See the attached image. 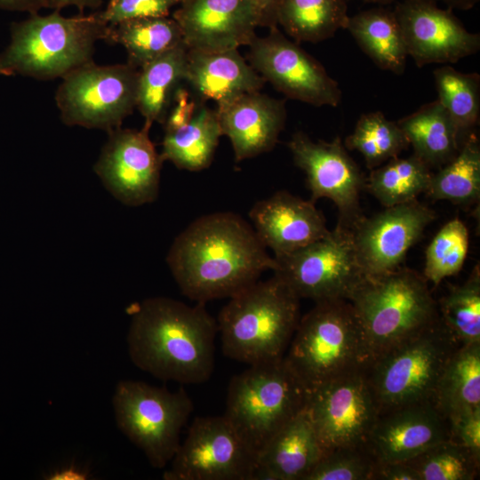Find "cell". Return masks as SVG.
<instances>
[{
    "label": "cell",
    "mask_w": 480,
    "mask_h": 480,
    "mask_svg": "<svg viewBox=\"0 0 480 480\" xmlns=\"http://www.w3.org/2000/svg\"><path fill=\"white\" fill-rule=\"evenodd\" d=\"M448 439V420L425 401L380 412L366 444L377 462H405Z\"/></svg>",
    "instance_id": "ffe728a7"
},
{
    "label": "cell",
    "mask_w": 480,
    "mask_h": 480,
    "mask_svg": "<svg viewBox=\"0 0 480 480\" xmlns=\"http://www.w3.org/2000/svg\"><path fill=\"white\" fill-rule=\"evenodd\" d=\"M346 0H278L276 23L296 42L317 43L346 29Z\"/></svg>",
    "instance_id": "f546056e"
},
{
    "label": "cell",
    "mask_w": 480,
    "mask_h": 480,
    "mask_svg": "<svg viewBox=\"0 0 480 480\" xmlns=\"http://www.w3.org/2000/svg\"><path fill=\"white\" fill-rule=\"evenodd\" d=\"M178 3L179 0H109L100 15L108 25L142 18L165 17Z\"/></svg>",
    "instance_id": "ab89813d"
},
{
    "label": "cell",
    "mask_w": 480,
    "mask_h": 480,
    "mask_svg": "<svg viewBox=\"0 0 480 480\" xmlns=\"http://www.w3.org/2000/svg\"><path fill=\"white\" fill-rule=\"evenodd\" d=\"M431 169L417 156L394 157L382 166L371 170L367 189L384 207L408 203L426 193Z\"/></svg>",
    "instance_id": "d6a6232c"
},
{
    "label": "cell",
    "mask_w": 480,
    "mask_h": 480,
    "mask_svg": "<svg viewBox=\"0 0 480 480\" xmlns=\"http://www.w3.org/2000/svg\"><path fill=\"white\" fill-rule=\"evenodd\" d=\"M396 123L413 154L430 169L446 164L461 146L456 127L438 100L424 104Z\"/></svg>",
    "instance_id": "d4e9b609"
},
{
    "label": "cell",
    "mask_w": 480,
    "mask_h": 480,
    "mask_svg": "<svg viewBox=\"0 0 480 480\" xmlns=\"http://www.w3.org/2000/svg\"><path fill=\"white\" fill-rule=\"evenodd\" d=\"M377 463L367 444L324 452L305 480H372Z\"/></svg>",
    "instance_id": "f35d334b"
},
{
    "label": "cell",
    "mask_w": 480,
    "mask_h": 480,
    "mask_svg": "<svg viewBox=\"0 0 480 480\" xmlns=\"http://www.w3.org/2000/svg\"><path fill=\"white\" fill-rule=\"evenodd\" d=\"M87 474L74 466H69L52 473L48 479H84Z\"/></svg>",
    "instance_id": "7dc6e473"
},
{
    "label": "cell",
    "mask_w": 480,
    "mask_h": 480,
    "mask_svg": "<svg viewBox=\"0 0 480 480\" xmlns=\"http://www.w3.org/2000/svg\"><path fill=\"white\" fill-rule=\"evenodd\" d=\"M436 219L434 210L417 199L385 207L363 217L352 228L358 263L364 276H374L401 267L406 254Z\"/></svg>",
    "instance_id": "e0dca14e"
},
{
    "label": "cell",
    "mask_w": 480,
    "mask_h": 480,
    "mask_svg": "<svg viewBox=\"0 0 480 480\" xmlns=\"http://www.w3.org/2000/svg\"><path fill=\"white\" fill-rule=\"evenodd\" d=\"M174 106L165 119V131H172L186 124L195 114V103L189 100L188 92L181 87L174 91Z\"/></svg>",
    "instance_id": "b9f144b4"
},
{
    "label": "cell",
    "mask_w": 480,
    "mask_h": 480,
    "mask_svg": "<svg viewBox=\"0 0 480 480\" xmlns=\"http://www.w3.org/2000/svg\"><path fill=\"white\" fill-rule=\"evenodd\" d=\"M164 480H252L255 454L223 416L196 417Z\"/></svg>",
    "instance_id": "7c38bea8"
},
{
    "label": "cell",
    "mask_w": 480,
    "mask_h": 480,
    "mask_svg": "<svg viewBox=\"0 0 480 480\" xmlns=\"http://www.w3.org/2000/svg\"><path fill=\"white\" fill-rule=\"evenodd\" d=\"M274 259V275L300 299L315 302L348 300L364 277L356 257L352 230L340 226L325 236Z\"/></svg>",
    "instance_id": "8fae6325"
},
{
    "label": "cell",
    "mask_w": 480,
    "mask_h": 480,
    "mask_svg": "<svg viewBox=\"0 0 480 480\" xmlns=\"http://www.w3.org/2000/svg\"><path fill=\"white\" fill-rule=\"evenodd\" d=\"M433 200H447L470 205L480 196V143L473 132L461 144L457 155L432 173L426 191Z\"/></svg>",
    "instance_id": "1f68e13d"
},
{
    "label": "cell",
    "mask_w": 480,
    "mask_h": 480,
    "mask_svg": "<svg viewBox=\"0 0 480 480\" xmlns=\"http://www.w3.org/2000/svg\"><path fill=\"white\" fill-rule=\"evenodd\" d=\"M179 1H180V3H182V2H184V1H186V0H179Z\"/></svg>",
    "instance_id": "f907efd6"
},
{
    "label": "cell",
    "mask_w": 480,
    "mask_h": 480,
    "mask_svg": "<svg viewBox=\"0 0 480 480\" xmlns=\"http://www.w3.org/2000/svg\"><path fill=\"white\" fill-rule=\"evenodd\" d=\"M130 314L128 352L138 368L180 384L211 378L218 326L204 303L153 297L133 305Z\"/></svg>",
    "instance_id": "7a4b0ae2"
},
{
    "label": "cell",
    "mask_w": 480,
    "mask_h": 480,
    "mask_svg": "<svg viewBox=\"0 0 480 480\" xmlns=\"http://www.w3.org/2000/svg\"><path fill=\"white\" fill-rule=\"evenodd\" d=\"M48 7V0H0V8L10 11L37 13L41 8Z\"/></svg>",
    "instance_id": "ee69618b"
},
{
    "label": "cell",
    "mask_w": 480,
    "mask_h": 480,
    "mask_svg": "<svg viewBox=\"0 0 480 480\" xmlns=\"http://www.w3.org/2000/svg\"><path fill=\"white\" fill-rule=\"evenodd\" d=\"M250 65L265 81L288 98L316 107H337L341 90L324 68L272 27L264 37L249 44Z\"/></svg>",
    "instance_id": "9a60e30c"
},
{
    "label": "cell",
    "mask_w": 480,
    "mask_h": 480,
    "mask_svg": "<svg viewBox=\"0 0 480 480\" xmlns=\"http://www.w3.org/2000/svg\"><path fill=\"white\" fill-rule=\"evenodd\" d=\"M295 164L307 176L310 201L331 199L338 208L337 226L351 229L364 217L360 195L366 178L348 154L340 137L332 141H314L306 133L295 132L288 143Z\"/></svg>",
    "instance_id": "4fadbf2b"
},
{
    "label": "cell",
    "mask_w": 480,
    "mask_h": 480,
    "mask_svg": "<svg viewBox=\"0 0 480 480\" xmlns=\"http://www.w3.org/2000/svg\"><path fill=\"white\" fill-rule=\"evenodd\" d=\"M393 11L408 56L419 68L455 63L480 49V35L468 31L450 10L434 1L403 0Z\"/></svg>",
    "instance_id": "ac0fdd59"
},
{
    "label": "cell",
    "mask_w": 480,
    "mask_h": 480,
    "mask_svg": "<svg viewBox=\"0 0 480 480\" xmlns=\"http://www.w3.org/2000/svg\"><path fill=\"white\" fill-rule=\"evenodd\" d=\"M364 2H368V3H374V4H387V3H389V2H392L394 0H363Z\"/></svg>",
    "instance_id": "681fc988"
},
{
    "label": "cell",
    "mask_w": 480,
    "mask_h": 480,
    "mask_svg": "<svg viewBox=\"0 0 480 480\" xmlns=\"http://www.w3.org/2000/svg\"><path fill=\"white\" fill-rule=\"evenodd\" d=\"M323 454L305 408L258 452L252 480H305Z\"/></svg>",
    "instance_id": "603a6c76"
},
{
    "label": "cell",
    "mask_w": 480,
    "mask_h": 480,
    "mask_svg": "<svg viewBox=\"0 0 480 480\" xmlns=\"http://www.w3.org/2000/svg\"><path fill=\"white\" fill-rule=\"evenodd\" d=\"M261 16L262 25H276V9L278 0H251Z\"/></svg>",
    "instance_id": "f6af8a7d"
},
{
    "label": "cell",
    "mask_w": 480,
    "mask_h": 480,
    "mask_svg": "<svg viewBox=\"0 0 480 480\" xmlns=\"http://www.w3.org/2000/svg\"><path fill=\"white\" fill-rule=\"evenodd\" d=\"M300 300L275 275L229 297L216 320L223 354L248 365L284 357L300 319Z\"/></svg>",
    "instance_id": "277c9868"
},
{
    "label": "cell",
    "mask_w": 480,
    "mask_h": 480,
    "mask_svg": "<svg viewBox=\"0 0 480 480\" xmlns=\"http://www.w3.org/2000/svg\"><path fill=\"white\" fill-rule=\"evenodd\" d=\"M166 261L181 292L201 303L229 298L276 266L254 228L229 212L195 220L175 238Z\"/></svg>",
    "instance_id": "6da1fadb"
},
{
    "label": "cell",
    "mask_w": 480,
    "mask_h": 480,
    "mask_svg": "<svg viewBox=\"0 0 480 480\" xmlns=\"http://www.w3.org/2000/svg\"><path fill=\"white\" fill-rule=\"evenodd\" d=\"M308 391L284 358L251 364L232 377L223 416L255 454L305 410Z\"/></svg>",
    "instance_id": "52a82bcc"
},
{
    "label": "cell",
    "mask_w": 480,
    "mask_h": 480,
    "mask_svg": "<svg viewBox=\"0 0 480 480\" xmlns=\"http://www.w3.org/2000/svg\"><path fill=\"white\" fill-rule=\"evenodd\" d=\"M163 162L148 130L119 127L109 132L94 171L117 200L138 206L156 199Z\"/></svg>",
    "instance_id": "2e32d148"
},
{
    "label": "cell",
    "mask_w": 480,
    "mask_h": 480,
    "mask_svg": "<svg viewBox=\"0 0 480 480\" xmlns=\"http://www.w3.org/2000/svg\"><path fill=\"white\" fill-rule=\"evenodd\" d=\"M188 48L179 45L144 65L139 70L137 105L144 117L143 128L164 123L167 108L178 84L184 80Z\"/></svg>",
    "instance_id": "83f0119b"
},
{
    "label": "cell",
    "mask_w": 480,
    "mask_h": 480,
    "mask_svg": "<svg viewBox=\"0 0 480 480\" xmlns=\"http://www.w3.org/2000/svg\"><path fill=\"white\" fill-rule=\"evenodd\" d=\"M469 234L458 218L445 223L426 250L423 276L438 285L444 278L456 275L463 267L468 251Z\"/></svg>",
    "instance_id": "74e56055"
},
{
    "label": "cell",
    "mask_w": 480,
    "mask_h": 480,
    "mask_svg": "<svg viewBox=\"0 0 480 480\" xmlns=\"http://www.w3.org/2000/svg\"><path fill=\"white\" fill-rule=\"evenodd\" d=\"M249 217L258 237L274 256L292 252L330 232L315 203L285 190L255 203Z\"/></svg>",
    "instance_id": "44dd1931"
},
{
    "label": "cell",
    "mask_w": 480,
    "mask_h": 480,
    "mask_svg": "<svg viewBox=\"0 0 480 480\" xmlns=\"http://www.w3.org/2000/svg\"><path fill=\"white\" fill-rule=\"evenodd\" d=\"M405 462L416 471L420 480H473L480 468V457L450 439Z\"/></svg>",
    "instance_id": "8d00e7d4"
},
{
    "label": "cell",
    "mask_w": 480,
    "mask_h": 480,
    "mask_svg": "<svg viewBox=\"0 0 480 480\" xmlns=\"http://www.w3.org/2000/svg\"><path fill=\"white\" fill-rule=\"evenodd\" d=\"M284 358L308 393L367 364L362 331L348 300L316 302L300 317Z\"/></svg>",
    "instance_id": "8992f818"
},
{
    "label": "cell",
    "mask_w": 480,
    "mask_h": 480,
    "mask_svg": "<svg viewBox=\"0 0 480 480\" xmlns=\"http://www.w3.org/2000/svg\"><path fill=\"white\" fill-rule=\"evenodd\" d=\"M434 2H442L450 9H458L468 11L472 9L479 0H431Z\"/></svg>",
    "instance_id": "c3c4849f"
},
{
    "label": "cell",
    "mask_w": 480,
    "mask_h": 480,
    "mask_svg": "<svg viewBox=\"0 0 480 480\" xmlns=\"http://www.w3.org/2000/svg\"><path fill=\"white\" fill-rule=\"evenodd\" d=\"M109 28L100 12L74 17L59 11L30 14L12 24L10 44L0 53V75L63 78L92 61L96 43L108 40Z\"/></svg>",
    "instance_id": "3957f363"
},
{
    "label": "cell",
    "mask_w": 480,
    "mask_h": 480,
    "mask_svg": "<svg viewBox=\"0 0 480 480\" xmlns=\"http://www.w3.org/2000/svg\"><path fill=\"white\" fill-rule=\"evenodd\" d=\"M107 41L121 44L127 52V63L136 68H141L163 53L184 44L180 27L168 16L110 25Z\"/></svg>",
    "instance_id": "4dcf8cb0"
},
{
    "label": "cell",
    "mask_w": 480,
    "mask_h": 480,
    "mask_svg": "<svg viewBox=\"0 0 480 480\" xmlns=\"http://www.w3.org/2000/svg\"><path fill=\"white\" fill-rule=\"evenodd\" d=\"M433 402L447 419L480 408V343L460 345L445 364Z\"/></svg>",
    "instance_id": "4316f807"
},
{
    "label": "cell",
    "mask_w": 480,
    "mask_h": 480,
    "mask_svg": "<svg viewBox=\"0 0 480 480\" xmlns=\"http://www.w3.org/2000/svg\"><path fill=\"white\" fill-rule=\"evenodd\" d=\"M216 114L232 145L236 162L270 151L284 127V102L260 91L241 94L218 105Z\"/></svg>",
    "instance_id": "7402d4cb"
},
{
    "label": "cell",
    "mask_w": 480,
    "mask_h": 480,
    "mask_svg": "<svg viewBox=\"0 0 480 480\" xmlns=\"http://www.w3.org/2000/svg\"><path fill=\"white\" fill-rule=\"evenodd\" d=\"M348 301L360 324L367 364L439 318L428 281L408 268L364 276Z\"/></svg>",
    "instance_id": "5b68a950"
},
{
    "label": "cell",
    "mask_w": 480,
    "mask_h": 480,
    "mask_svg": "<svg viewBox=\"0 0 480 480\" xmlns=\"http://www.w3.org/2000/svg\"><path fill=\"white\" fill-rule=\"evenodd\" d=\"M184 80L200 97L213 100L218 105L241 94L260 91L266 82L237 49L221 52L188 50Z\"/></svg>",
    "instance_id": "cb8c5ba5"
},
{
    "label": "cell",
    "mask_w": 480,
    "mask_h": 480,
    "mask_svg": "<svg viewBox=\"0 0 480 480\" xmlns=\"http://www.w3.org/2000/svg\"><path fill=\"white\" fill-rule=\"evenodd\" d=\"M372 480H420L416 471L406 462H377Z\"/></svg>",
    "instance_id": "7bdbcfd3"
},
{
    "label": "cell",
    "mask_w": 480,
    "mask_h": 480,
    "mask_svg": "<svg viewBox=\"0 0 480 480\" xmlns=\"http://www.w3.org/2000/svg\"><path fill=\"white\" fill-rule=\"evenodd\" d=\"M102 1L103 0H48V3L49 8L60 11L67 6H76L79 10H84L87 7L95 8L100 6Z\"/></svg>",
    "instance_id": "bcb514c9"
},
{
    "label": "cell",
    "mask_w": 480,
    "mask_h": 480,
    "mask_svg": "<svg viewBox=\"0 0 480 480\" xmlns=\"http://www.w3.org/2000/svg\"><path fill=\"white\" fill-rule=\"evenodd\" d=\"M441 320L460 345L480 343V268L475 266L468 278L452 287L439 302Z\"/></svg>",
    "instance_id": "d590c367"
},
{
    "label": "cell",
    "mask_w": 480,
    "mask_h": 480,
    "mask_svg": "<svg viewBox=\"0 0 480 480\" xmlns=\"http://www.w3.org/2000/svg\"><path fill=\"white\" fill-rule=\"evenodd\" d=\"M306 411L324 452L365 444L380 412L364 370L310 392Z\"/></svg>",
    "instance_id": "5bb4252c"
},
{
    "label": "cell",
    "mask_w": 480,
    "mask_h": 480,
    "mask_svg": "<svg viewBox=\"0 0 480 480\" xmlns=\"http://www.w3.org/2000/svg\"><path fill=\"white\" fill-rule=\"evenodd\" d=\"M221 135L216 111L202 107L186 124L165 131L161 157L180 169L201 171L211 164Z\"/></svg>",
    "instance_id": "f1b7e54d"
},
{
    "label": "cell",
    "mask_w": 480,
    "mask_h": 480,
    "mask_svg": "<svg viewBox=\"0 0 480 480\" xmlns=\"http://www.w3.org/2000/svg\"><path fill=\"white\" fill-rule=\"evenodd\" d=\"M119 429L145 453L156 468H164L180 444V433L193 412L183 388L170 391L143 381L121 380L113 396Z\"/></svg>",
    "instance_id": "9c48e42d"
},
{
    "label": "cell",
    "mask_w": 480,
    "mask_h": 480,
    "mask_svg": "<svg viewBox=\"0 0 480 480\" xmlns=\"http://www.w3.org/2000/svg\"><path fill=\"white\" fill-rule=\"evenodd\" d=\"M344 146L358 151L367 168L372 170L398 156L410 145L396 122L388 120L380 111H373L360 116Z\"/></svg>",
    "instance_id": "e575fe53"
},
{
    "label": "cell",
    "mask_w": 480,
    "mask_h": 480,
    "mask_svg": "<svg viewBox=\"0 0 480 480\" xmlns=\"http://www.w3.org/2000/svg\"><path fill=\"white\" fill-rule=\"evenodd\" d=\"M460 346L439 318L364 368L380 412L433 401L443 369Z\"/></svg>",
    "instance_id": "ba28073f"
},
{
    "label": "cell",
    "mask_w": 480,
    "mask_h": 480,
    "mask_svg": "<svg viewBox=\"0 0 480 480\" xmlns=\"http://www.w3.org/2000/svg\"><path fill=\"white\" fill-rule=\"evenodd\" d=\"M438 101L453 122L460 145L478 124L480 114V76L463 73L449 65L434 70Z\"/></svg>",
    "instance_id": "836d02e7"
},
{
    "label": "cell",
    "mask_w": 480,
    "mask_h": 480,
    "mask_svg": "<svg viewBox=\"0 0 480 480\" xmlns=\"http://www.w3.org/2000/svg\"><path fill=\"white\" fill-rule=\"evenodd\" d=\"M139 69L126 64L100 66L91 61L62 78L55 94L61 121L68 126L121 127L137 105Z\"/></svg>",
    "instance_id": "30bf717a"
},
{
    "label": "cell",
    "mask_w": 480,
    "mask_h": 480,
    "mask_svg": "<svg viewBox=\"0 0 480 480\" xmlns=\"http://www.w3.org/2000/svg\"><path fill=\"white\" fill-rule=\"evenodd\" d=\"M448 421L450 440L480 457V408L453 416Z\"/></svg>",
    "instance_id": "60d3db41"
},
{
    "label": "cell",
    "mask_w": 480,
    "mask_h": 480,
    "mask_svg": "<svg viewBox=\"0 0 480 480\" xmlns=\"http://www.w3.org/2000/svg\"><path fill=\"white\" fill-rule=\"evenodd\" d=\"M173 19L188 50L221 52L249 45L262 25L251 0H186Z\"/></svg>",
    "instance_id": "d6986e66"
},
{
    "label": "cell",
    "mask_w": 480,
    "mask_h": 480,
    "mask_svg": "<svg viewBox=\"0 0 480 480\" xmlns=\"http://www.w3.org/2000/svg\"><path fill=\"white\" fill-rule=\"evenodd\" d=\"M346 29L361 50L383 70L402 75L408 53L394 11L374 7L349 16Z\"/></svg>",
    "instance_id": "484cf974"
}]
</instances>
